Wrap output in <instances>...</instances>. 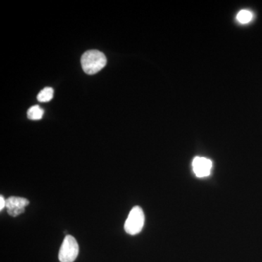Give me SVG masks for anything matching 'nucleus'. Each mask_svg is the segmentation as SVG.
I'll list each match as a JSON object with an SVG mask.
<instances>
[{"instance_id": "1", "label": "nucleus", "mask_w": 262, "mask_h": 262, "mask_svg": "<svg viewBox=\"0 0 262 262\" xmlns=\"http://www.w3.org/2000/svg\"><path fill=\"white\" fill-rule=\"evenodd\" d=\"M105 55L97 50L86 51L81 58L82 70L88 75H95L106 64Z\"/></svg>"}, {"instance_id": "2", "label": "nucleus", "mask_w": 262, "mask_h": 262, "mask_svg": "<svg viewBox=\"0 0 262 262\" xmlns=\"http://www.w3.org/2000/svg\"><path fill=\"white\" fill-rule=\"evenodd\" d=\"M144 211L139 206H135L129 213L126 221L124 225L125 232L130 235H136L142 230L144 225Z\"/></svg>"}, {"instance_id": "3", "label": "nucleus", "mask_w": 262, "mask_h": 262, "mask_svg": "<svg viewBox=\"0 0 262 262\" xmlns=\"http://www.w3.org/2000/svg\"><path fill=\"white\" fill-rule=\"evenodd\" d=\"M79 254V245L73 236L67 235L63 239L58 258L61 262H74Z\"/></svg>"}, {"instance_id": "4", "label": "nucleus", "mask_w": 262, "mask_h": 262, "mask_svg": "<svg viewBox=\"0 0 262 262\" xmlns=\"http://www.w3.org/2000/svg\"><path fill=\"white\" fill-rule=\"evenodd\" d=\"M29 204L26 198L20 196H10L6 200V208L8 214L16 217L25 211V208Z\"/></svg>"}, {"instance_id": "5", "label": "nucleus", "mask_w": 262, "mask_h": 262, "mask_svg": "<svg viewBox=\"0 0 262 262\" xmlns=\"http://www.w3.org/2000/svg\"><path fill=\"white\" fill-rule=\"evenodd\" d=\"M211 160L202 157H196L192 161L193 171L198 178H205L211 174L212 169Z\"/></svg>"}, {"instance_id": "6", "label": "nucleus", "mask_w": 262, "mask_h": 262, "mask_svg": "<svg viewBox=\"0 0 262 262\" xmlns=\"http://www.w3.org/2000/svg\"><path fill=\"white\" fill-rule=\"evenodd\" d=\"M43 115H44V110L38 105H35V106L29 108L28 113H27L28 118L32 120H41L42 118Z\"/></svg>"}, {"instance_id": "7", "label": "nucleus", "mask_w": 262, "mask_h": 262, "mask_svg": "<svg viewBox=\"0 0 262 262\" xmlns=\"http://www.w3.org/2000/svg\"><path fill=\"white\" fill-rule=\"evenodd\" d=\"M53 94H54V91L52 88H46L37 95V100L40 102H48L53 98Z\"/></svg>"}, {"instance_id": "8", "label": "nucleus", "mask_w": 262, "mask_h": 262, "mask_svg": "<svg viewBox=\"0 0 262 262\" xmlns=\"http://www.w3.org/2000/svg\"><path fill=\"white\" fill-rule=\"evenodd\" d=\"M252 13L247 10H241L237 15V20L241 24H248L252 20Z\"/></svg>"}, {"instance_id": "9", "label": "nucleus", "mask_w": 262, "mask_h": 262, "mask_svg": "<svg viewBox=\"0 0 262 262\" xmlns=\"http://www.w3.org/2000/svg\"><path fill=\"white\" fill-rule=\"evenodd\" d=\"M5 208H6V200L1 195L0 196V211H3Z\"/></svg>"}]
</instances>
